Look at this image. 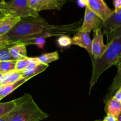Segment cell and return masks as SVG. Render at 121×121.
<instances>
[{
  "label": "cell",
  "instance_id": "obj_10",
  "mask_svg": "<svg viewBox=\"0 0 121 121\" xmlns=\"http://www.w3.org/2000/svg\"><path fill=\"white\" fill-rule=\"evenodd\" d=\"M31 95L25 93L20 98L7 102L0 103V117L11 113L18 107L24 103Z\"/></svg>",
  "mask_w": 121,
  "mask_h": 121
},
{
  "label": "cell",
  "instance_id": "obj_1",
  "mask_svg": "<svg viewBox=\"0 0 121 121\" xmlns=\"http://www.w3.org/2000/svg\"><path fill=\"white\" fill-rule=\"evenodd\" d=\"M82 20L68 24H50L40 16L21 18L20 21L6 34L5 39L12 44H33L39 37H52L77 33L81 26Z\"/></svg>",
  "mask_w": 121,
  "mask_h": 121
},
{
  "label": "cell",
  "instance_id": "obj_9",
  "mask_svg": "<svg viewBox=\"0 0 121 121\" xmlns=\"http://www.w3.org/2000/svg\"><path fill=\"white\" fill-rule=\"evenodd\" d=\"M30 7L35 11L39 13L43 10L57 9L62 8L57 0H28Z\"/></svg>",
  "mask_w": 121,
  "mask_h": 121
},
{
  "label": "cell",
  "instance_id": "obj_29",
  "mask_svg": "<svg viewBox=\"0 0 121 121\" xmlns=\"http://www.w3.org/2000/svg\"><path fill=\"white\" fill-rule=\"evenodd\" d=\"M113 98H114L115 99H117V100H118V101H119L121 103V87H119V88L116 91L114 95L113 96Z\"/></svg>",
  "mask_w": 121,
  "mask_h": 121
},
{
  "label": "cell",
  "instance_id": "obj_2",
  "mask_svg": "<svg viewBox=\"0 0 121 121\" xmlns=\"http://www.w3.org/2000/svg\"><path fill=\"white\" fill-rule=\"evenodd\" d=\"M107 44V49L100 57L96 59L92 58V73L89 85L90 93L100 75L111 66H117L121 60V28L115 32L112 39Z\"/></svg>",
  "mask_w": 121,
  "mask_h": 121
},
{
  "label": "cell",
  "instance_id": "obj_8",
  "mask_svg": "<svg viewBox=\"0 0 121 121\" xmlns=\"http://www.w3.org/2000/svg\"><path fill=\"white\" fill-rule=\"evenodd\" d=\"M94 37L92 43L91 57L96 59L100 57L108 48V44L104 43V35L101 29L94 31Z\"/></svg>",
  "mask_w": 121,
  "mask_h": 121
},
{
  "label": "cell",
  "instance_id": "obj_35",
  "mask_svg": "<svg viewBox=\"0 0 121 121\" xmlns=\"http://www.w3.org/2000/svg\"><path fill=\"white\" fill-rule=\"evenodd\" d=\"M5 74V73H2V72H0V79H1V78H2V77L4 76Z\"/></svg>",
  "mask_w": 121,
  "mask_h": 121
},
{
  "label": "cell",
  "instance_id": "obj_17",
  "mask_svg": "<svg viewBox=\"0 0 121 121\" xmlns=\"http://www.w3.org/2000/svg\"><path fill=\"white\" fill-rule=\"evenodd\" d=\"M27 79H24V78H21V79H19L15 82L13 83L10 84V85H7V86H4L3 89L0 92V100H2L4 98L7 96V95L10 94L11 93L15 91V89L20 87V86L24 83L25 82L27 81Z\"/></svg>",
  "mask_w": 121,
  "mask_h": 121
},
{
  "label": "cell",
  "instance_id": "obj_37",
  "mask_svg": "<svg viewBox=\"0 0 121 121\" xmlns=\"http://www.w3.org/2000/svg\"><path fill=\"white\" fill-rule=\"evenodd\" d=\"M0 2H5V0H1V1H0Z\"/></svg>",
  "mask_w": 121,
  "mask_h": 121
},
{
  "label": "cell",
  "instance_id": "obj_16",
  "mask_svg": "<svg viewBox=\"0 0 121 121\" xmlns=\"http://www.w3.org/2000/svg\"><path fill=\"white\" fill-rule=\"evenodd\" d=\"M21 73L22 72L14 70L5 73L4 76L0 79V86H7L21 79Z\"/></svg>",
  "mask_w": 121,
  "mask_h": 121
},
{
  "label": "cell",
  "instance_id": "obj_22",
  "mask_svg": "<svg viewBox=\"0 0 121 121\" xmlns=\"http://www.w3.org/2000/svg\"><path fill=\"white\" fill-rule=\"evenodd\" d=\"M57 41L59 46L61 47H69L72 44V39L67 35H60Z\"/></svg>",
  "mask_w": 121,
  "mask_h": 121
},
{
  "label": "cell",
  "instance_id": "obj_36",
  "mask_svg": "<svg viewBox=\"0 0 121 121\" xmlns=\"http://www.w3.org/2000/svg\"><path fill=\"white\" fill-rule=\"evenodd\" d=\"M3 87H4L3 86H0V92H1V91H2V90Z\"/></svg>",
  "mask_w": 121,
  "mask_h": 121
},
{
  "label": "cell",
  "instance_id": "obj_20",
  "mask_svg": "<svg viewBox=\"0 0 121 121\" xmlns=\"http://www.w3.org/2000/svg\"><path fill=\"white\" fill-rule=\"evenodd\" d=\"M16 60H7L0 61V72L7 73L15 70Z\"/></svg>",
  "mask_w": 121,
  "mask_h": 121
},
{
  "label": "cell",
  "instance_id": "obj_13",
  "mask_svg": "<svg viewBox=\"0 0 121 121\" xmlns=\"http://www.w3.org/2000/svg\"><path fill=\"white\" fill-rule=\"evenodd\" d=\"M20 20V18L7 16L0 20V36L8 33Z\"/></svg>",
  "mask_w": 121,
  "mask_h": 121
},
{
  "label": "cell",
  "instance_id": "obj_25",
  "mask_svg": "<svg viewBox=\"0 0 121 121\" xmlns=\"http://www.w3.org/2000/svg\"><path fill=\"white\" fill-rule=\"evenodd\" d=\"M46 42V39L44 37H39L33 41V44H35L39 48H43Z\"/></svg>",
  "mask_w": 121,
  "mask_h": 121
},
{
  "label": "cell",
  "instance_id": "obj_19",
  "mask_svg": "<svg viewBox=\"0 0 121 121\" xmlns=\"http://www.w3.org/2000/svg\"><path fill=\"white\" fill-rule=\"evenodd\" d=\"M59 59V55L57 52H54L52 53L43 54L38 57L39 61L44 65H48L51 62L57 60Z\"/></svg>",
  "mask_w": 121,
  "mask_h": 121
},
{
  "label": "cell",
  "instance_id": "obj_33",
  "mask_svg": "<svg viewBox=\"0 0 121 121\" xmlns=\"http://www.w3.org/2000/svg\"><path fill=\"white\" fill-rule=\"evenodd\" d=\"M57 1H58V2H59V3L60 4V5L63 7V5L65 4V3L66 2V0H57Z\"/></svg>",
  "mask_w": 121,
  "mask_h": 121
},
{
  "label": "cell",
  "instance_id": "obj_39",
  "mask_svg": "<svg viewBox=\"0 0 121 121\" xmlns=\"http://www.w3.org/2000/svg\"></svg>",
  "mask_w": 121,
  "mask_h": 121
},
{
  "label": "cell",
  "instance_id": "obj_26",
  "mask_svg": "<svg viewBox=\"0 0 121 121\" xmlns=\"http://www.w3.org/2000/svg\"><path fill=\"white\" fill-rule=\"evenodd\" d=\"M14 44H11L8 40H6L4 38V35L0 36V47H10Z\"/></svg>",
  "mask_w": 121,
  "mask_h": 121
},
{
  "label": "cell",
  "instance_id": "obj_38",
  "mask_svg": "<svg viewBox=\"0 0 121 121\" xmlns=\"http://www.w3.org/2000/svg\"><path fill=\"white\" fill-rule=\"evenodd\" d=\"M121 60H119V62H121Z\"/></svg>",
  "mask_w": 121,
  "mask_h": 121
},
{
  "label": "cell",
  "instance_id": "obj_11",
  "mask_svg": "<svg viewBox=\"0 0 121 121\" xmlns=\"http://www.w3.org/2000/svg\"><path fill=\"white\" fill-rule=\"evenodd\" d=\"M92 40L89 35V33L78 31L72 39V44L79 46L86 50L91 56Z\"/></svg>",
  "mask_w": 121,
  "mask_h": 121
},
{
  "label": "cell",
  "instance_id": "obj_12",
  "mask_svg": "<svg viewBox=\"0 0 121 121\" xmlns=\"http://www.w3.org/2000/svg\"><path fill=\"white\" fill-rule=\"evenodd\" d=\"M117 66L118 67L117 74H116L111 86L109 88L108 92L105 96V99H104V101L106 102L113 97L116 91L119 87H121V61L117 65Z\"/></svg>",
  "mask_w": 121,
  "mask_h": 121
},
{
  "label": "cell",
  "instance_id": "obj_14",
  "mask_svg": "<svg viewBox=\"0 0 121 121\" xmlns=\"http://www.w3.org/2000/svg\"><path fill=\"white\" fill-rule=\"evenodd\" d=\"M8 53L14 60H17L27 57L26 45L23 43L15 44L8 48Z\"/></svg>",
  "mask_w": 121,
  "mask_h": 121
},
{
  "label": "cell",
  "instance_id": "obj_28",
  "mask_svg": "<svg viewBox=\"0 0 121 121\" xmlns=\"http://www.w3.org/2000/svg\"><path fill=\"white\" fill-rule=\"evenodd\" d=\"M113 5L115 7L114 12H118L121 9V0H113Z\"/></svg>",
  "mask_w": 121,
  "mask_h": 121
},
{
  "label": "cell",
  "instance_id": "obj_27",
  "mask_svg": "<svg viewBox=\"0 0 121 121\" xmlns=\"http://www.w3.org/2000/svg\"><path fill=\"white\" fill-rule=\"evenodd\" d=\"M15 110L13 111V112H11V113L6 115L3 116V117H0V121H11L12 118H13V115H14V112H15Z\"/></svg>",
  "mask_w": 121,
  "mask_h": 121
},
{
  "label": "cell",
  "instance_id": "obj_5",
  "mask_svg": "<svg viewBox=\"0 0 121 121\" xmlns=\"http://www.w3.org/2000/svg\"><path fill=\"white\" fill-rule=\"evenodd\" d=\"M104 21L87 7H86L83 22L79 29V31L90 33L92 30L101 29Z\"/></svg>",
  "mask_w": 121,
  "mask_h": 121
},
{
  "label": "cell",
  "instance_id": "obj_23",
  "mask_svg": "<svg viewBox=\"0 0 121 121\" xmlns=\"http://www.w3.org/2000/svg\"><path fill=\"white\" fill-rule=\"evenodd\" d=\"M8 47H0V61L14 60L8 53Z\"/></svg>",
  "mask_w": 121,
  "mask_h": 121
},
{
  "label": "cell",
  "instance_id": "obj_31",
  "mask_svg": "<svg viewBox=\"0 0 121 121\" xmlns=\"http://www.w3.org/2000/svg\"><path fill=\"white\" fill-rule=\"evenodd\" d=\"M6 17H7V15H6L5 13L2 9H0V20Z\"/></svg>",
  "mask_w": 121,
  "mask_h": 121
},
{
  "label": "cell",
  "instance_id": "obj_6",
  "mask_svg": "<svg viewBox=\"0 0 121 121\" xmlns=\"http://www.w3.org/2000/svg\"><path fill=\"white\" fill-rule=\"evenodd\" d=\"M103 32L107 37L108 43L112 39L115 31L121 28V9L119 11H113L112 15L103 22Z\"/></svg>",
  "mask_w": 121,
  "mask_h": 121
},
{
  "label": "cell",
  "instance_id": "obj_4",
  "mask_svg": "<svg viewBox=\"0 0 121 121\" xmlns=\"http://www.w3.org/2000/svg\"><path fill=\"white\" fill-rule=\"evenodd\" d=\"M0 9L7 16L13 17L22 18L40 16L38 12L30 7L28 0H9L8 2H0Z\"/></svg>",
  "mask_w": 121,
  "mask_h": 121
},
{
  "label": "cell",
  "instance_id": "obj_7",
  "mask_svg": "<svg viewBox=\"0 0 121 121\" xmlns=\"http://www.w3.org/2000/svg\"><path fill=\"white\" fill-rule=\"evenodd\" d=\"M86 7L95 13L103 21H105L112 15L111 10L104 0H87Z\"/></svg>",
  "mask_w": 121,
  "mask_h": 121
},
{
  "label": "cell",
  "instance_id": "obj_32",
  "mask_svg": "<svg viewBox=\"0 0 121 121\" xmlns=\"http://www.w3.org/2000/svg\"><path fill=\"white\" fill-rule=\"evenodd\" d=\"M87 0H78V3L81 6H86Z\"/></svg>",
  "mask_w": 121,
  "mask_h": 121
},
{
  "label": "cell",
  "instance_id": "obj_15",
  "mask_svg": "<svg viewBox=\"0 0 121 121\" xmlns=\"http://www.w3.org/2000/svg\"><path fill=\"white\" fill-rule=\"evenodd\" d=\"M105 110L108 114L117 118L121 111V103L112 97L106 102Z\"/></svg>",
  "mask_w": 121,
  "mask_h": 121
},
{
  "label": "cell",
  "instance_id": "obj_30",
  "mask_svg": "<svg viewBox=\"0 0 121 121\" xmlns=\"http://www.w3.org/2000/svg\"><path fill=\"white\" fill-rule=\"evenodd\" d=\"M103 121H117V119L115 117L107 113V115L105 117Z\"/></svg>",
  "mask_w": 121,
  "mask_h": 121
},
{
  "label": "cell",
  "instance_id": "obj_21",
  "mask_svg": "<svg viewBox=\"0 0 121 121\" xmlns=\"http://www.w3.org/2000/svg\"><path fill=\"white\" fill-rule=\"evenodd\" d=\"M28 63H29V57L27 56L16 60L15 70L18 72H23L26 69Z\"/></svg>",
  "mask_w": 121,
  "mask_h": 121
},
{
  "label": "cell",
  "instance_id": "obj_3",
  "mask_svg": "<svg viewBox=\"0 0 121 121\" xmlns=\"http://www.w3.org/2000/svg\"><path fill=\"white\" fill-rule=\"evenodd\" d=\"M48 117V115L38 106L31 96L15 110L11 121H41Z\"/></svg>",
  "mask_w": 121,
  "mask_h": 121
},
{
  "label": "cell",
  "instance_id": "obj_18",
  "mask_svg": "<svg viewBox=\"0 0 121 121\" xmlns=\"http://www.w3.org/2000/svg\"><path fill=\"white\" fill-rule=\"evenodd\" d=\"M48 67V65L41 63L37 67L33 69L30 70H25L22 72V73H21V78H24V79H27V80H29L33 77L39 74V73L44 71Z\"/></svg>",
  "mask_w": 121,
  "mask_h": 121
},
{
  "label": "cell",
  "instance_id": "obj_34",
  "mask_svg": "<svg viewBox=\"0 0 121 121\" xmlns=\"http://www.w3.org/2000/svg\"><path fill=\"white\" fill-rule=\"evenodd\" d=\"M117 121H121V111L120 113H119V114L118 115V117H117Z\"/></svg>",
  "mask_w": 121,
  "mask_h": 121
},
{
  "label": "cell",
  "instance_id": "obj_24",
  "mask_svg": "<svg viewBox=\"0 0 121 121\" xmlns=\"http://www.w3.org/2000/svg\"><path fill=\"white\" fill-rule=\"evenodd\" d=\"M41 63L39 61L38 57H29V63L25 70H30L37 67ZM24 70V71H25Z\"/></svg>",
  "mask_w": 121,
  "mask_h": 121
}]
</instances>
